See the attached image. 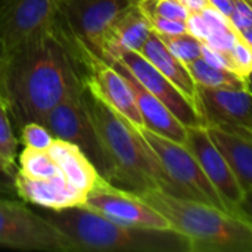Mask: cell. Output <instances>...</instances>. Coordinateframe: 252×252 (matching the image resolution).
Wrapping results in <instances>:
<instances>
[{
	"mask_svg": "<svg viewBox=\"0 0 252 252\" xmlns=\"http://www.w3.org/2000/svg\"><path fill=\"white\" fill-rule=\"evenodd\" d=\"M146 145L158 158L171 182L179 189L182 198L211 205L227 213L217 190L207 179L201 165L183 143L162 137L148 128H139ZM229 214V213H227Z\"/></svg>",
	"mask_w": 252,
	"mask_h": 252,
	"instance_id": "ba28073f",
	"label": "cell"
},
{
	"mask_svg": "<svg viewBox=\"0 0 252 252\" xmlns=\"http://www.w3.org/2000/svg\"><path fill=\"white\" fill-rule=\"evenodd\" d=\"M18 171L31 179H47L59 174V167L47 151L24 148L18 158Z\"/></svg>",
	"mask_w": 252,
	"mask_h": 252,
	"instance_id": "7402d4cb",
	"label": "cell"
},
{
	"mask_svg": "<svg viewBox=\"0 0 252 252\" xmlns=\"http://www.w3.org/2000/svg\"><path fill=\"white\" fill-rule=\"evenodd\" d=\"M152 32V27L143 13L139 1L121 10L105 31L102 52L103 61L109 65L124 53L140 52Z\"/></svg>",
	"mask_w": 252,
	"mask_h": 252,
	"instance_id": "9a60e30c",
	"label": "cell"
},
{
	"mask_svg": "<svg viewBox=\"0 0 252 252\" xmlns=\"http://www.w3.org/2000/svg\"><path fill=\"white\" fill-rule=\"evenodd\" d=\"M195 108L202 126H216L252 139L250 89H213L196 86Z\"/></svg>",
	"mask_w": 252,
	"mask_h": 252,
	"instance_id": "8fae6325",
	"label": "cell"
},
{
	"mask_svg": "<svg viewBox=\"0 0 252 252\" xmlns=\"http://www.w3.org/2000/svg\"><path fill=\"white\" fill-rule=\"evenodd\" d=\"M161 41L165 44V47L177 58L180 59L185 65L201 58V44L202 41L193 37L192 34L180 32V34H171V35H164L158 34Z\"/></svg>",
	"mask_w": 252,
	"mask_h": 252,
	"instance_id": "cb8c5ba5",
	"label": "cell"
},
{
	"mask_svg": "<svg viewBox=\"0 0 252 252\" xmlns=\"http://www.w3.org/2000/svg\"><path fill=\"white\" fill-rule=\"evenodd\" d=\"M44 217L71 241L77 252H190L189 241L173 229L123 224L86 207L49 210Z\"/></svg>",
	"mask_w": 252,
	"mask_h": 252,
	"instance_id": "3957f363",
	"label": "cell"
},
{
	"mask_svg": "<svg viewBox=\"0 0 252 252\" xmlns=\"http://www.w3.org/2000/svg\"><path fill=\"white\" fill-rule=\"evenodd\" d=\"M1 96L12 124L43 123L65 97L83 87V80L61 40L44 28L0 56Z\"/></svg>",
	"mask_w": 252,
	"mask_h": 252,
	"instance_id": "6da1fadb",
	"label": "cell"
},
{
	"mask_svg": "<svg viewBox=\"0 0 252 252\" xmlns=\"http://www.w3.org/2000/svg\"><path fill=\"white\" fill-rule=\"evenodd\" d=\"M0 247L22 251L75 252L71 241L21 199H0Z\"/></svg>",
	"mask_w": 252,
	"mask_h": 252,
	"instance_id": "52a82bcc",
	"label": "cell"
},
{
	"mask_svg": "<svg viewBox=\"0 0 252 252\" xmlns=\"http://www.w3.org/2000/svg\"><path fill=\"white\" fill-rule=\"evenodd\" d=\"M118 61L149 93H152L158 100H161L185 127L202 126L195 105L140 52L124 53Z\"/></svg>",
	"mask_w": 252,
	"mask_h": 252,
	"instance_id": "4fadbf2b",
	"label": "cell"
},
{
	"mask_svg": "<svg viewBox=\"0 0 252 252\" xmlns=\"http://www.w3.org/2000/svg\"><path fill=\"white\" fill-rule=\"evenodd\" d=\"M59 0H0L1 55L49 28Z\"/></svg>",
	"mask_w": 252,
	"mask_h": 252,
	"instance_id": "7c38bea8",
	"label": "cell"
},
{
	"mask_svg": "<svg viewBox=\"0 0 252 252\" xmlns=\"http://www.w3.org/2000/svg\"><path fill=\"white\" fill-rule=\"evenodd\" d=\"M183 145L189 149V152L201 165L207 179L211 182L219 196L221 198L227 213L251 221V199L247 198L242 192L229 164L221 157L219 149L213 145L207 128L204 126L186 127V140Z\"/></svg>",
	"mask_w": 252,
	"mask_h": 252,
	"instance_id": "9c48e42d",
	"label": "cell"
},
{
	"mask_svg": "<svg viewBox=\"0 0 252 252\" xmlns=\"http://www.w3.org/2000/svg\"><path fill=\"white\" fill-rule=\"evenodd\" d=\"M229 22L238 38L252 47V0H233Z\"/></svg>",
	"mask_w": 252,
	"mask_h": 252,
	"instance_id": "d4e9b609",
	"label": "cell"
},
{
	"mask_svg": "<svg viewBox=\"0 0 252 252\" xmlns=\"http://www.w3.org/2000/svg\"><path fill=\"white\" fill-rule=\"evenodd\" d=\"M0 94H1V80H0Z\"/></svg>",
	"mask_w": 252,
	"mask_h": 252,
	"instance_id": "1f68e13d",
	"label": "cell"
},
{
	"mask_svg": "<svg viewBox=\"0 0 252 252\" xmlns=\"http://www.w3.org/2000/svg\"><path fill=\"white\" fill-rule=\"evenodd\" d=\"M16 171L18 168L0 159V199H19L15 188Z\"/></svg>",
	"mask_w": 252,
	"mask_h": 252,
	"instance_id": "83f0119b",
	"label": "cell"
},
{
	"mask_svg": "<svg viewBox=\"0 0 252 252\" xmlns=\"http://www.w3.org/2000/svg\"><path fill=\"white\" fill-rule=\"evenodd\" d=\"M112 65L127 80V83L133 92V96H134V100H136V105H137V109L142 117L145 128H148L162 137L174 140L177 143H185L186 127L170 112V109L161 100H158L152 93H149L120 61L114 62Z\"/></svg>",
	"mask_w": 252,
	"mask_h": 252,
	"instance_id": "e0dca14e",
	"label": "cell"
},
{
	"mask_svg": "<svg viewBox=\"0 0 252 252\" xmlns=\"http://www.w3.org/2000/svg\"><path fill=\"white\" fill-rule=\"evenodd\" d=\"M83 102L112 165L114 186L131 193L161 189L182 196L140 131L83 84Z\"/></svg>",
	"mask_w": 252,
	"mask_h": 252,
	"instance_id": "7a4b0ae2",
	"label": "cell"
},
{
	"mask_svg": "<svg viewBox=\"0 0 252 252\" xmlns=\"http://www.w3.org/2000/svg\"><path fill=\"white\" fill-rule=\"evenodd\" d=\"M15 188L21 201L50 211L81 207L86 199V195L72 188L62 173L47 179H31L16 171Z\"/></svg>",
	"mask_w": 252,
	"mask_h": 252,
	"instance_id": "2e32d148",
	"label": "cell"
},
{
	"mask_svg": "<svg viewBox=\"0 0 252 252\" xmlns=\"http://www.w3.org/2000/svg\"><path fill=\"white\" fill-rule=\"evenodd\" d=\"M83 84L137 130L145 127L133 92L124 75L114 65H109L102 59L93 62Z\"/></svg>",
	"mask_w": 252,
	"mask_h": 252,
	"instance_id": "5bb4252c",
	"label": "cell"
},
{
	"mask_svg": "<svg viewBox=\"0 0 252 252\" xmlns=\"http://www.w3.org/2000/svg\"><path fill=\"white\" fill-rule=\"evenodd\" d=\"M137 196L189 241L190 252H252L248 220L161 189H148Z\"/></svg>",
	"mask_w": 252,
	"mask_h": 252,
	"instance_id": "277c9868",
	"label": "cell"
},
{
	"mask_svg": "<svg viewBox=\"0 0 252 252\" xmlns=\"http://www.w3.org/2000/svg\"><path fill=\"white\" fill-rule=\"evenodd\" d=\"M179 3H182L189 13H198L201 12L204 7H207V1L205 0H177Z\"/></svg>",
	"mask_w": 252,
	"mask_h": 252,
	"instance_id": "4dcf8cb0",
	"label": "cell"
},
{
	"mask_svg": "<svg viewBox=\"0 0 252 252\" xmlns=\"http://www.w3.org/2000/svg\"><path fill=\"white\" fill-rule=\"evenodd\" d=\"M221 157L229 164L242 192L251 199L252 193V139L216 127L204 126Z\"/></svg>",
	"mask_w": 252,
	"mask_h": 252,
	"instance_id": "ac0fdd59",
	"label": "cell"
},
{
	"mask_svg": "<svg viewBox=\"0 0 252 252\" xmlns=\"http://www.w3.org/2000/svg\"><path fill=\"white\" fill-rule=\"evenodd\" d=\"M208 6H211L213 9L219 10L220 13H223L227 19L232 15L233 10V0H205Z\"/></svg>",
	"mask_w": 252,
	"mask_h": 252,
	"instance_id": "f546056e",
	"label": "cell"
},
{
	"mask_svg": "<svg viewBox=\"0 0 252 252\" xmlns=\"http://www.w3.org/2000/svg\"><path fill=\"white\" fill-rule=\"evenodd\" d=\"M47 152L58 164L59 171L66 182L81 193L87 195L99 179V174L84 152L78 146L59 139L52 142Z\"/></svg>",
	"mask_w": 252,
	"mask_h": 252,
	"instance_id": "d6986e66",
	"label": "cell"
},
{
	"mask_svg": "<svg viewBox=\"0 0 252 252\" xmlns=\"http://www.w3.org/2000/svg\"><path fill=\"white\" fill-rule=\"evenodd\" d=\"M21 143L25 148L35 151H47L55 140L52 133L40 123H28L19 128Z\"/></svg>",
	"mask_w": 252,
	"mask_h": 252,
	"instance_id": "484cf974",
	"label": "cell"
},
{
	"mask_svg": "<svg viewBox=\"0 0 252 252\" xmlns=\"http://www.w3.org/2000/svg\"><path fill=\"white\" fill-rule=\"evenodd\" d=\"M140 53L195 105L196 84L193 78L190 77L186 65L165 47L155 31L151 32Z\"/></svg>",
	"mask_w": 252,
	"mask_h": 252,
	"instance_id": "ffe728a7",
	"label": "cell"
},
{
	"mask_svg": "<svg viewBox=\"0 0 252 252\" xmlns=\"http://www.w3.org/2000/svg\"><path fill=\"white\" fill-rule=\"evenodd\" d=\"M81 92L83 87L58 103L44 117L41 124L52 133L55 139L65 140L78 146L94 165L97 174L108 183H112V165L84 106Z\"/></svg>",
	"mask_w": 252,
	"mask_h": 252,
	"instance_id": "8992f818",
	"label": "cell"
},
{
	"mask_svg": "<svg viewBox=\"0 0 252 252\" xmlns=\"http://www.w3.org/2000/svg\"><path fill=\"white\" fill-rule=\"evenodd\" d=\"M81 207L123 224L162 230L171 229L168 221L137 195L108 183L100 176L87 192Z\"/></svg>",
	"mask_w": 252,
	"mask_h": 252,
	"instance_id": "30bf717a",
	"label": "cell"
},
{
	"mask_svg": "<svg viewBox=\"0 0 252 252\" xmlns=\"http://www.w3.org/2000/svg\"><path fill=\"white\" fill-rule=\"evenodd\" d=\"M186 68L196 86L213 89H250V83L236 72L226 68L213 66L202 58L186 63Z\"/></svg>",
	"mask_w": 252,
	"mask_h": 252,
	"instance_id": "44dd1931",
	"label": "cell"
},
{
	"mask_svg": "<svg viewBox=\"0 0 252 252\" xmlns=\"http://www.w3.org/2000/svg\"><path fill=\"white\" fill-rule=\"evenodd\" d=\"M201 58H202L205 62H208L210 65H213V66L226 68V69L233 71V63H232V59H230L229 52H221V50L213 49V47H210L208 44L202 43V44H201ZM233 72H235V71H233Z\"/></svg>",
	"mask_w": 252,
	"mask_h": 252,
	"instance_id": "f1b7e54d",
	"label": "cell"
},
{
	"mask_svg": "<svg viewBox=\"0 0 252 252\" xmlns=\"http://www.w3.org/2000/svg\"><path fill=\"white\" fill-rule=\"evenodd\" d=\"M137 0H59L52 31L69 53L81 80L102 59L103 35L114 18Z\"/></svg>",
	"mask_w": 252,
	"mask_h": 252,
	"instance_id": "5b68a950",
	"label": "cell"
},
{
	"mask_svg": "<svg viewBox=\"0 0 252 252\" xmlns=\"http://www.w3.org/2000/svg\"><path fill=\"white\" fill-rule=\"evenodd\" d=\"M18 146L19 140L13 131L7 102L0 94V159L15 168H18Z\"/></svg>",
	"mask_w": 252,
	"mask_h": 252,
	"instance_id": "603a6c76",
	"label": "cell"
},
{
	"mask_svg": "<svg viewBox=\"0 0 252 252\" xmlns=\"http://www.w3.org/2000/svg\"><path fill=\"white\" fill-rule=\"evenodd\" d=\"M232 63H233V71L242 77L245 81L250 83L252 71V47L245 44L244 41L238 40L233 47L229 50Z\"/></svg>",
	"mask_w": 252,
	"mask_h": 252,
	"instance_id": "4316f807",
	"label": "cell"
},
{
	"mask_svg": "<svg viewBox=\"0 0 252 252\" xmlns=\"http://www.w3.org/2000/svg\"><path fill=\"white\" fill-rule=\"evenodd\" d=\"M0 56H1V46H0Z\"/></svg>",
	"mask_w": 252,
	"mask_h": 252,
	"instance_id": "d6a6232c",
	"label": "cell"
}]
</instances>
